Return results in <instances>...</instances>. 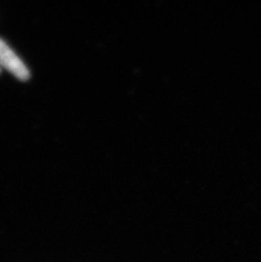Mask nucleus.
<instances>
[{
  "label": "nucleus",
  "instance_id": "obj_1",
  "mask_svg": "<svg viewBox=\"0 0 261 262\" xmlns=\"http://www.w3.org/2000/svg\"><path fill=\"white\" fill-rule=\"evenodd\" d=\"M0 64L8 70L18 79L26 81L30 77V72L23 60L13 51L12 49L0 38Z\"/></svg>",
  "mask_w": 261,
  "mask_h": 262
}]
</instances>
